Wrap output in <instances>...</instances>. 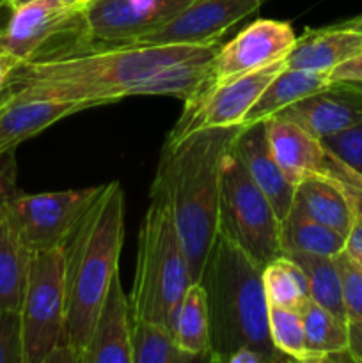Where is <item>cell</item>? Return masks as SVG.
<instances>
[{"instance_id": "cell-22", "label": "cell", "mask_w": 362, "mask_h": 363, "mask_svg": "<svg viewBox=\"0 0 362 363\" xmlns=\"http://www.w3.org/2000/svg\"><path fill=\"white\" fill-rule=\"evenodd\" d=\"M346 238L337 230L316 222L293 202L286 218L280 222V247L283 254H314L336 257L344 250Z\"/></svg>"}, {"instance_id": "cell-45", "label": "cell", "mask_w": 362, "mask_h": 363, "mask_svg": "<svg viewBox=\"0 0 362 363\" xmlns=\"http://www.w3.org/2000/svg\"><path fill=\"white\" fill-rule=\"evenodd\" d=\"M4 4H6V0H0V6H4Z\"/></svg>"}, {"instance_id": "cell-1", "label": "cell", "mask_w": 362, "mask_h": 363, "mask_svg": "<svg viewBox=\"0 0 362 363\" xmlns=\"http://www.w3.org/2000/svg\"><path fill=\"white\" fill-rule=\"evenodd\" d=\"M220 41L206 45H105L92 43L67 55L18 62L7 82L39 98L87 108L131 98L138 82L192 60H212Z\"/></svg>"}, {"instance_id": "cell-30", "label": "cell", "mask_w": 362, "mask_h": 363, "mask_svg": "<svg viewBox=\"0 0 362 363\" xmlns=\"http://www.w3.org/2000/svg\"><path fill=\"white\" fill-rule=\"evenodd\" d=\"M334 261L339 269L348 323L362 321V269L358 268L355 259L344 250L337 254Z\"/></svg>"}, {"instance_id": "cell-43", "label": "cell", "mask_w": 362, "mask_h": 363, "mask_svg": "<svg viewBox=\"0 0 362 363\" xmlns=\"http://www.w3.org/2000/svg\"><path fill=\"white\" fill-rule=\"evenodd\" d=\"M353 259H355V262H357L358 268L362 269V255H358V257H353Z\"/></svg>"}, {"instance_id": "cell-36", "label": "cell", "mask_w": 362, "mask_h": 363, "mask_svg": "<svg viewBox=\"0 0 362 363\" xmlns=\"http://www.w3.org/2000/svg\"><path fill=\"white\" fill-rule=\"evenodd\" d=\"M344 252L350 254L351 257L362 255V216L355 215L350 233L346 234V240H344Z\"/></svg>"}, {"instance_id": "cell-23", "label": "cell", "mask_w": 362, "mask_h": 363, "mask_svg": "<svg viewBox=\"0 0 362 363\" xmlns=\"http://www.w3.org/2000/svg\"><path fill=\"white\" fill-rule=\"evenodd\" d=\"M172 333L183 351L209 362V314L201 282H192L172 315Z\"/></svg>"}, {"instance_id": "cell-38", "label": "cell", "mask_w": 362, "mask_h": 363, "mask_svg": "<svg viewBox=\"0 0 362 363\" xmlns=\"http://www.w3.org/2000/svg\"><path fill=\"white\" fill-rule=\"evenodd\" d=\"M16 60L13 59V57L9 55H0V91L4 89V85L7 84V78H9L11 71L14 69V66H16Z\"/></svg>"}, {"instance_id": "cell-16", "label": "cell", "mask_w": 362, "mask_h": 363, "mask_svg": "<svg viewBox=\"0 0 362 363\" xmlns=\"http://www.w3.org/2000/svg\"><path fill=\"white\" fill-rule=\"evenodd\" d=\"M234 149L256 186L265 194L283 222L295 202L297 184L291 183L270 152L265 123L243 128L234 140Z\"/></svg>"}, {"instance_id": "cell-2", "label": "cell", "mask_w": 362, "mask_h": 363, "mask_svg": "<svg viewBox=\"0 0 362 363\" xmlns=\"http://www.w3.org/2000/svg\"><path fill=\"white\" fill-rule=\"evenodd\" d=\"M243 126L208 128L165 140L151 191L163 195L187 255L192 282H199L220 233V177L227 149Z\"/></svg>"}, {"instance_id": "cell-13", "label": "cell", "mask_w": 362, "mask_h": 363, "mask_svg": "<svg viewBox=\"0 0 362 363\" xmlns=\"http://www.w3.org/2000/svg\"><path fill=\"white\" fill-rule=\"evenodd\" d=\"M82 110H87V106L39 98L7 82L0 91V155L16 151L25 140Z\"/></svg>"}, {"instance_id": "cell-28", "label": "cell", "mask_w": 362, "mask_h": 363, "mask_svg": "<svg viewBox=\"0 0 362 363\" xmlns=\"http://www.w3.org/2000/svg\"><path fill=\"white\" fill-rule=\"evenodd\" d=\"M208 69L209 60H192L165 67L138 82L131 96H174L185 101L204 84Z\"/></svg>"}, {"instance_id": "cell-20", "label": "cell", "mask_w": 362, "mask_h": 363, "mask_svg": "<svg viewBox=\"0 0 362 363\" xmlns=\"http://www.w3.org/2000/svg\"><path fill=\"white\" fill-rule=\"evenodd\" d=\"M295 204L316 222L346 238L355 213L341 188L323 174H312L297 184Z\"/></svg>"}, {"instance_id": "cell-26", "label": "cell", "mask_w": 362, "mask_h": 363, "mask_svg": "<svg viewBox=\"0 0 362 363\" xmlns=\"http://www.w3.org/2000/svg\"><path fill=\"white\" fill-rule=\"evenodd\" d=\"M199 362L183 351L172 330L163 323L131 319V363Z\"/></svg>"}, {"instance_id": "cell-14", "label": "cell", "mask_w": 362, "mask_h": 363, "mask_svg": "<svg viewBox=\"0 0 362 363\" xmlns=\"http://www.w3.org/2000/svg\"><path fill=\"white\" fill-rule=\"evenodd\" d=\"M280 116L295 121L304 130L323 138L362 124V92L350 84H330L329 87L293 103Z\"/></svg>"}, {"instance_id": "cell-3", "label": "cell", "mask_w": 362, "mask_h": 363, "mask_svg": "<svg viewBox=\"0 0 362 363\" xmlns=\"http://www.w3.org/2000/svg\"><path fill=\"white\" fill-rule=\"evenodd\" d=\"M124 243V190L102 184L62 241L64 344L84 360L110 282L119 273Z\"/></svg>"}, {"instance_id": "cell-32", "label": "cell", "mask_w": 362, "mask_h": 363, "mask_svg": "<svg viewBox=\"0 0 362 363\" xmlns=\"http://www.w3.org/2000/svg\"><path fill=\"white\" fill-rule=\"evenodd\" d=\"M323 145L334 156L350 165L351 169L362 172V124L339 131L336 135L323 138Z\"/></svg>"}, {"instance_id": "cell-41", "label": "cell", "mask_w": 362, "mask_h": 363, "mask_svg": "<svg viewBox=\"0 0 362 363\" xmlns=\"http://www.w3.org/2000/svg\"><path fill=\"white\" fill-rule=\"evenodd\" d=\"M343 23L348 25V27H351V28H358V30H362V14L361 16L350 18V20L343 21Z\"/></svg>"}, {"instance_id": "cell-17", "label": "cell", "mask_w": 362, "mask_h": 363, "mask_svg": "<svg viewBox=\"0 0 362 363\" xmlns=\"http://www.w3.org/2000/svg\"><path fill=\"white\" fill-rule=\"evenodd\" d=\"M265 133L273 160L291 183L322 174L325 145L300 124L277 113L265 121Z\"/></svg>"}, {"instance_id": "cell-37", "label": "cell", "mask_w": 362, "mask_h": 363, "mask_svg": "<svg viewBox=\"0 0 362 363\" xmlns=\"http://www.w3.org/2000/svg\"><path fill=\"white\" fill-rule=\"evenodd\" d=\"M227 363H268V360L265 358V354L252 347H240L236 353L231 354Z\"/></svg>"}, {"instance_id": "cell-42", "label": "cell", "mask_w": 362, "mask_h": 363, "mask_svg": "<svg viewBox=\"0 0 362 363\" xmlns=\"http://www.w3.org/2000/svg\"><path fill=\"white\" fill-rule=\"evenodd\" d=\"M343 84H350L351 87H355L358 92H362V82H343Z\"/></svg>"}, {"instance_id": "cell-39", "label": "cell", "mask_w": 362, "mask_h": 363, "mask_svg": "<svg viewBox=\"0 0 362 363\" xmlns=\"http://www.w3.org/2000/svg\"><path fill=\"white\" fill-rule=\"evenodd\" d=\"M66 7H71V9H82V7L87 6L91 0H60Z\"/></svg>"}, {"instance_id": "cell-9", "label": "cell", "mask_w": 362, "mask_h": 363, "mask_svg": "<svg viewBox=\"0 0 362 363\" xmlns=\"http://www.w3.org/2000/svg\"><path fill=\"white\" fill-rule=\"evenodd\" d=\"M102 186L82 190L18 194L4 208L7 220L21 243L32 252H48L60 247L73 223L98 195Z\"/></svg>"}, {"instance_id": "cell-21", "label": "cell", "mask_w": 362, "mask_h": 363, "mask_svg": "<svg viewBox=\"0 0 362 363\" xmlns=\"http://www.w3.org/2000/svg\"><path fill=\"white\" fill-rule=\"evenodd\" d=\"M32 252L0 211V307L20 311L25 296Z\"/></svg>"}, {"instance_id": "cell-25", "label": "cell", "mask_w": 362, "mask_h": 363, "mask_svg": "<svg viewBox=\"0 0 362 363\" xmlns=\"http://www.w3.org/2000/svg\"><path fill=\"white\" fill-rule=\"evenodd\" d=\"M293 259L307 277L309 296L319 307L327 308L330 314L336 315L339 321L348 323L346 308L343 300V286H341L339 269L334 257L314 254H286Z\"/></svg>"}, {"instance_id": "cell-6", "label": "cell", "mask_w": 362, "mask_h": 363, "mask_svg": "<svg viewBox=\"0 0 362 363\" xmlns=\"http://www.w3.org/2000/svg\"><path fill=\"white\" fill-rule=\"evenodd\" d=\"M220 233L240 245L261 268L283 255L280 218L241 163L234 142L220 177Z\"/></svg>"}, {"instance_id": "cell-10", "label": "cell", "mask_w": 362, "mask_h": 363, "mask_svg": "<svg viewBox=\"0 0 362 363\" xmlns=\"http://www.w3.org/2000/svg\"><path fill=\"white\" fill-rule=\"evenodd\" d=\"M298 35L287 21L256 20L234 39L222 45L209 60L206 82L199 89L263 69L270 64L286 60Z\"/></svg>"}, {"instance_id": "cell-44", "label": "cell", "mask_w": 362, "mask_h": 363, "mask_svg": "<svg viewBox=\"0 0 362 363\" xmlns=\"http://www.w3.org/2000/svg\"><path fill=\"white\" fill-rule=\"evenodd\" d=\"M0 55H4V46H2V30H0Z\"/></svg>"}, {"instance_id": "cell-24", "label": "cell", "mask_w": 362, "mask_h": 363, "mask_svg": "<svg viewBox=\"0 0 362 363\" xmlns=\"http://www.w3.org/2000/svg\"><path fill=\"white\" fill-rule=\"evenodd\" d=\"M305 330L309 362H325L337 354H346V323L339 321L327 308L309 300L300 311Z\"/></svg>"}, {"instance_id": "cell-12", "label": "cell", "mask_w": 362, "mask_h": 363, "mask_svg": "<svg viewBox=\"0 0 362 363\" xmlns=\"http://www.w3.org/2000/svg\"><path fill=\"white\" fill-rule=\"evenodd\" d=\"M266 0H194L169 23L131 45H206L220 41L233 25L251 16Z\"/></svg>"}, {"instance_id": "cell-19", "label": "cell", "mask_w": 362, "mask_h": 363, "mask_svg": "<svg viewBox=\"0 0 362 363\" xmlns=\"http://www.w3.org/2000/svg\"><path fill=\"white\" fill-rule=\"evenodd\" d=\"M330 84H332L330 82V71L286 67L263 91L256 105L245 116L241 126L248 128L252 124L265 123L266 119L280 113L284 108L293 105V103L329 87Z\"/></svg>"}, {"instance_id": "cell-4", "label": "cell", "mask_w": 362, "mask_h": 363, "mask_svg": "<svg viewBox=\"0 0 362 363\" xmlns=\"http://www.w3.org/2000/svg\"><path fill=\"white\" fill-rule=\"evenodd\" d=\"M209 314V362L224 363L252 347L268 363L287 360L273 347L263 268L231 238L219 233L201 275Z\"/></svg>"}, {"instance_id": "cell-15", "label": "cell", "mask_w": 362, "mask_h": 363, "mask_svg": "<svg viewBox=\"0 0 362 363\" xmlns=\"http://www.w3.org/2000/svg\"><path fill=\"white\" fill-rule=\"evenodd\" d=\"M82 363H131L130 301L119 273L110 282Z\"/></svg>"}, {"instance_id": "cell-34", "label": "cell", "mask_w": 362, "mask_h": 363, "mask_svg": "<svg viewBox=\"0 0 362 363\" xmlns=\"http://www.w3.org/2000/svg\"><path fill=\"white\" fill-rule=\"evenodd\" d=\"M330 82H362V52L330 71Z\"/></svg>"}, {"instance_id": "cell-40", "label": "cell", "mask_w": 362, "mask_h": 363, "mask_svg": "<svg viewBox=\"0 0 362 363\" xmlns=\"http://www.w3.org/2000/svg\"><path fill=\"white\" fill-rule=\"evenodd\" d=\"M31 2H34V0H6V4H4V6H7L11 11H14V9H18V7L27 6V4H31Z\"/></svg>"}, {"instance_id": "cell-11", "label": "cell", "mask_w": 362, "mask_h": 363, "mask_svg": "<svg viewBox=\"0 0 362 363\" xmlns=\"http://www.w3.org/2000/svg\"><path fill=\"white\" fill-rule=\"evenodd\" d=\"M194 0H91L85 6L94 43L131 45L169 23Z\"/></svg>"}, {"instance_id": "cell-33", "label": "cell", "mask_w": 362, "mask_h": 363, "mask_svg": "<svg viewBox=\"0 0 362 363\" xmlns=\"http://www.w3.org/2000/svg\"><path fill=\"white\" fill-rule=\"evenodd\" d=\"M16 179V151L2 152L0 155V211H4V208H6L11 199H14L20 194Z\"/></svg>"}, {"instance_id": "cell-5", "label": "cell", "mask_w": 362, "mask_h": 363, "mask_svg": "<svg viewBox=\"0 0 362 363\" xmlns=\"http://www.w3.org/2000/svg\"><path fill=\"white\" fill-rule=\"evenodd\" d=\"M137 241V268L130 301L131 319L163 323L172 330V315L192 284L187 255L165 197L149 195Z\"/></svg>"}, {"instance_id": "cell-7", "label": "cell", "mask_w": 362, "mask_h": 363, "mask_svg": "<svg viewBox=\"0 0 362 363\" xmlns=\"http://www.w3.org/2000/svg\"><path fill=\"white\" fill-rule=\"evenodd\" d=\"M20 315L25 363H45L64 344L62 247L32 254Z\"/></svg>"}, {"instance_id": "cell-18", "label": "cell", "mask_w": 362, "mask_h": 363, "mask_svg": "<svg viewBox=\"0 0 362 363\" xmlns=\"http://www.w3.org/2000/svg\"><path fill=\"white\" fill-rule=\"evenodd\" d=\"M362 52V30L341 23L305 28L287 55V67L332 71Z\"/></svg>"}, {"instance_id": "cell-8", "label": "cell", "mask_w": 362, "mask_h": 363, "mask_svg": "<svg viewBox=\"0 0 362 363\" xmlns=\"http://www.w3.org/2000/svg\"><path fill=\"white\" fill-rule=\"evenodd\" d=\"M287 67L286 60L263 69L231 78L213 87L197 89L188 99L165 140L174 142L199 130L241 126L248 110L256 105L270 82Z\"/></svg>"}, {"instance_id": "cell-35", "label": "cell", "mask_w": 362, "mask_h": 363, "mask_svg": "<svg viewBox=\"0 0 362 363\" xmlns=\"http://www.w3.org/2000/svg\"><path fill=\"white\" fill-rule=\"evenodd\" d=\"M348 347L346 357L353 362L362 363V321L346 323Z\"/></svg>"}, {"instance_id": "cell-31", "label": "cell", "mask_w": 362, "mask_h": 363, "mask_svg": "<svg viewBox=\"0 0 362 363\" xmlns=\"http://www.w3.org/2000/svg\"><path fill=\"white\" fill-rule=\"evenodd\" d=\"M0 363H25L20 311L0 307Z\"/></svg>"}, {"instance_id": "cell-27", "label": "cell", "mask_w": 362, "mask_h": 363, "mask_svg": "<svg viewBox=\"0 0 362 363\" xmlns=\"http://www.w3.org/2000/svg\"><path fill=\"white\" fill-rule=\"evenodd\" d=\"M263 287L268 305L300 312L311 300L304 269L284 254L263 268Z\"/></svg>"}, {"instance_id": "cell-29", "label": "cell", "mask_w": 362, "mask_h": 363, "mask_svg": "<svg viewBox=\"0 0 362 363\" xmlns=\"http://www.w3.org/2000/svg\"><path fill=\"white\" fill-rule=\"evenodd\" d=\"M268 330L273 347L287 360L309 362L300 312L268 305Z\"/></svg>"}]
</instances>
